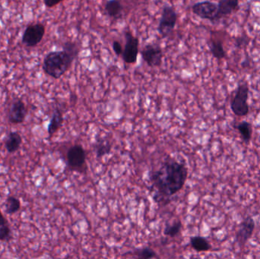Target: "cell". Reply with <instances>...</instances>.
Returning a JSON list of instances; mask_svg holds the SVG:
<instances>
[{
  "label": "cell",
  "instance_id": "cell-1",
  "mask_svg": "<svg viewBox=\"0 0 260 259\" xmlns=\"http://www.w3.org/2000/svg\"><path fill=\"white\" fill-rule=\"evenodd\" d=\"M188 176L187 167L175 160H167L160 168L150 173V181L155 190L154 199H168L184 187Z\"/></svg>",
  "mask_w": 260,
  "mask_h": 259
},
{
  "label": "cell",
  "instance_id": "cell-2",
  "mask_svg": "<svg viewBox=\"0 0 260 259\" xmlns=\"http://www.w3.org/2000/svg\"><path fill=\"white\" fill-rule=\"evenodd\" d=\"M74 61L63 50L50 52L44 57L43 71L47 76L59 79L70 69Z\"/></svg>",
  "mask_w": 260,
  "mask_h": 259
},
{
  "label": "cell",
  "instance_id": "cell-3",
  "mask_svg": "<svg viewBox=\"0 0 260 259\" xmlns=\"http://www.w3.org/2000/svg\"><path fill=\"white\" fill-rule=\"evenodd\" d=\"M178 19V14L172 6H165L162 9L157 31L162 38H168L175 28Z\"/></svg>",
  "mask_w": 260,
  "mask_h": 259
},
{
  "label": "cell",
  "instance_id": "cell-4",
  "mask_svg": "<svg viewBox=\"0 0 260 259\" xmlns=\"http://www.w3.org/2000/svg\"><path fill=\"white\" fill-rule=\"evenodd\" d=\"M67 164L70 170L82 173L86 170V152L80 144L70 147L67 154Z\"/></svg>",
  "mask_w": 260,
  "mask_h": 259
},
{
  "label": "cell",
  "instance_id": "cell-5",
  "mask_svg": "<svg viewBox=\"0 0 260 259\" xmlns=\"http://www.w3.org/2000/svg\"><path fill=\"white\" fill-rule=\"evenodd\" d=\"M248 96V85L246 83L239 85L235 97L231 103L232 111L238 117H245L249 114V105L247 103Z\"/></svg>",
  "mask_w": 260,
  "mask_h": 259
},
{
  "label": "cell",
  "instance_id": "cell-6",
  "mask_svg": "<svg viewBox=\"0 0 260 259\" xmlns=\"http://www.w3.org/2000/svg\"><path fill=\"white\" fill-rule=\"evenodd\" d=\"M46 27L41 22L32 23L29 24L21 38V43L27 47H35L42 41L45 35Z\"/></svg>",
  "mask_w": 260,
  "mask_h": 259
},
{
  "label": "cell",
  "instance_id": "cell-7",
  "mask_svg": "<svg viewBox=\"0 0 260 259\" xmlns=\"http://www.w3.org/2000/svg\"><path fill=\"white\" fill-rule=\"evenodd\" d=\"M191 9L194 15L203 19L209 20L212 22L219 20L218 6L216 3L209 1L199 2L192 5Z\"/></svg>",
  "mask_w": 260,
  "mask_h": 259
},
{
  "label": "cell",
  "instance_id": "cell-8",
  "mask_svg": "<svg viewBox=\"0 0 260 259\" xmlns=\"http://www.w3.org/2000/svg\"><path fill=\"white\" fill-rule=\"evenodd\" d=\"M124 50H123V59L125 63L135 64L137 62L138 55L139 53V41L137 36H134L129 30L125 31Z\"/></svg>",
  "mask_w": 260,
  "mask_h": 259
},
{
  "label": "cell",
  "instance_id": "cell-9",
  "mask_svg": "<svg viewBox=\"0 0 260 259\" xmlns=\"http://www.w3.org/2000/svg\"><path fill=\"white\" fill-rule=\"evenodd\" d=\"M27 115V109L24 101L18 97L14 99L8 109V121L12 124H21L25 121Z\"/></svg>",
  "mask_w": 260,
  "mask_h": 259
},
{
  "label": "cell",
  "instance_id": "cell-10",
  "mask_svg": "<svg viewBox=\"0 0 260 259\" xmlns=\"http://www.w3.org/2000/svg\"><path fill=\"white\" fill-rule=\"evenodd\" d=\"M141 54L142 59L148 66L154 68L161 65L164 53L161 47L157 44H147L142 49Z\"/></svg>",
  "mask_w": 260,
  "mask_h": 259
},
{
  "label": "cell",
  "instance_id": "cell-11",
  "mask_svg": "<svg viewBox=\"0 0 260 259\" xmlns=\"http://www.w3.org/2000/svg\"><path fill=\"white\" fill-rule=\"evenodd\" d=\"M255 220L253 217L248 216L246 217L239 226L236 234V242L240 247H244L249 241L255 230Z\"/></svg>",
  "mask_w": 260,
  "mask_h": 259
},
{
  "label": "cell",
  "instance_id": "cell-12",
  "mask_svg": "<svg viewBox=\"0 0 260 259\" xmlns=\"http://www.w3.org/2000/svg\"><path fill=\"white\" fill-rule=\"evenodd\" d=\"M123 6L118 0H110L106 2L105 11L107 15L114 19H119L123 16Z\"/></svg>",
  "mask_w": 260,
  "mask_h": 259
},
{
  "label": "cell",
  "instance_id": "cell-13",
  "mask_svg": "<svg viewBox=\"0 0 260 259\" xmlns=\"http://www.w3.org/2000/svg\"><path fill=\"white\" fill-rule=\"evenodd\" d=\"M63 121L64 118L62 111L56 108L53 111V114H52L51 119H50L48 128H47V132H48L49 136H53L54 134H56L59 131V129L62 127Z\"/></svg>",
  "mask_w": 260,
  "mask_h": 259
},
{
  "label": "cell",
  "instance_id": "cell-14",
  "mask_svg": "<svg viewBox=\"0 0 260 259\" xmlns=\"http://www.w3.org/2000/svg\"><path fill=\"white\" fill-rule=\"evenodd\" d=\"M22 138L18 132H9L5 141V147L9 153L13 154L19 150Z\"/></svg>",
  "mask_w": 260,
  "mask_h": 259
},
{
  "label": "cell",
  "instance_id": "cell-15",
  "mask_svg": "<svg viewBox=\"0 0 260 259\" xmlns=\"http://www.w3.org/2000/svg\"><path fill=\"white\" fill-rule=\"evenodd\" d=\"M218 17L221 19L222 17L231 15L234 11L239 8L238 0H221L218 2Z\"/></svg>",
  "mask_w": 260,
  "mask_h": 259
},
{
  "label": "cell",
  "instance_id": "cell-16",
  "mask_svg": "<svg viewBox=\"0 0 260 259\" xmlns=\"http://www.w3.org/2000/svg\"><path fill=\"white\" fill-rule=\"evenodd\" d=\"M112 145L111 142L105 138L96 140L94 144V150L98 158H103L105 155L111 153Z\"/></svg>",
  "mask_w": 260,
  "mask_h": 259
},
{
  "label": "cell",
  "instance_id": "cell-17",
  "mask_svg": "<svg viewBox=\"0 0 260 259\" xmlns=\"http://www.w3.org/2000/svg\"><path fill=\"white\" fill-rule=\"evenodd\" d=\"M190 244L192 249L199 252H208L212 248L207 239L203 237H199V236L191 237Z\"/></svg>",
  "mask_w": 260,
  "mask_h": 259
},
{
  "label": "cell",
  "instance_id": "cell-18",
  "mask_svg": "<svg viewBox=\"0 0 260 259\" xmlns=\"http://www.w3.org/2000/svg\"><path fill=\"white\" fill-rule=\"evenodd\" d=\"M235 128L239 131L240 134L242 136L244 142L249 143L252 138V126L250 123L247 121H243L242 123L235 126Z\"/></svg>",
  "mask_w": 260,
  "mask_h": 259
},
{
  "label": "cell",
  "instance_id": "cell-19",
  "mask_svg": "<svg viewBox=\"0 0 260 259\" xmlns=\"http://www.w3.org/2000/svg\"><path fill=\"white\" fill-rule=\"evenodd\" d=\"M209 49L214 57L216 58L217 59H224L225 57V51L221 41L212 40L209 42Z\"/></svg>",
  "mask_w": 260,
  "mask_h": 259
},
{
  "label": "cell",
  "instance_id": "cell-20",
  "mask_svg": "<svg viewBox=\"0 0 260 259\" xmlns=\"http://www.w3.org/2000/svg\"><path fill=\"white\" fill-rule=\"evenodd\" d=\"M132 255L135 259H152L157 256L155 251L149 247L136 249L132 252Z\"/></svg>",
  "mask_w": 260,
  "mask_h": 259
},
{
  "label": "cell",
  "instance_id": "cell-21",
  "mask_svg": "<svg viewBox=\"0 0 260 259\" xmlns=\"http://www.w3.org/2000/svg\"><path fill=\"white\" fill-rule=\"evenodd\" d=\"M62 50L73 59H76L80 52V47L76 41H67L62 45Z\"/></svg>",
  "mask_w": 260,
  "mask_h": 259
},
{
  "label": "cell",
  "instance_id": "cell-22",
  "mask_svg": "<svg viewBox=\"0 0 260 259\" xmlns=\"http://www.w3.org/2000/svg\"><path fill=\"white\" fill-rule=\"evenodd\" d=\"M21 208V202L14 196H9L6 202V212L8 214H13L18 212Z\"/></svg>",
  "mask_w": 260,
  "mask_h": 259
},
{
  "label": "cell",
  "instance_id": "cell-23",
  "mask_svg": "<svg viewBox=\"0 0 260 259\" xmlns=\"http://www.w3.org/2000/svg\"><path fill=\"white\" fill-rule=\"evenodd\" d=\"M182 229V223L180 220L176 222L173 225H167L164 231V234L167 237H176L180 234Z\"/></svg>",
  "mask_w": 260,
  "mask_h": 259
},
{
  "label": "cell",
  "instance_id": "cell-24",
  "mask_svg": "<svg viewBox=\"0 0 260 259\" xmlns=\"http://www.w3.org/2000/svg\"><path fill=\"white\" fill-rule=\"evenodd\" d=\"M11 239V230L9 225L0 227V240L8 241Z\"/></svg>",
  "mask_w": 260,
  "mask_h": 259
},
{
  "label": "cell",
  "instance_id": "cell-25",
  "mask_svg": "<svg viewBox=\"0 0 260 259\" xmlns=\"http://www.w3.org/2000/svg\"><path fill=\"white\" fill-rule=\"evenodd\" d=\"M112 47L114 53H115L117 56H120L121 55H123V47H122L121 44L119 41H114L112 44Z\"/></svg>",
  "mask_w": 260,
  "mask_h": 259
},
{
  "label": "cell",
  "instance_id": "cell-26",
  "mask_svg": "<svg viewBox=\"0 0 260 259\" xmlns=\"http://www.w3.org/2000/svg\"><path fill=\"white\" fill-rule=\"evenodd\" d=\"M61 3H62V1H60V0H58V1H56V0H45V1H44V4L48 9L55 7Z\"/></svg>",
  "mask_w": 260,
  "mask_h": 259
},
{
  "label": "cell",
  "instance_id": "cell-27",
  "mask_svg": "<svg viewBox=\"0 0 260 259\" xmlns=\"http://www.w3.org/2000/svg\"><path fill=\"white\" fill-rule=\"evenodd\" d=\"M6 225H8L7 220L5 218L4 216L0 211V227L6 226Z\"/></svg>",
  "mask_w": 260,
  "mask_h": 259
}]
</instances>
